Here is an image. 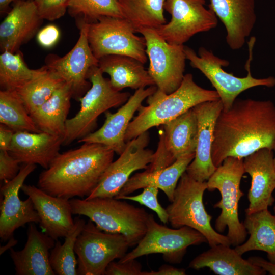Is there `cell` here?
Wrapping results in <instances>:
<instances>
[{"instance_id":"cell-1","label":"cell","mask_w":275,"mask_h":275,"mask_svg":"<svg viewBox=\"0 0 275 275\" xmlns=\"http://www.w3.org/2000/svg\"><path fill=\"white\" fill-rule=\"evenodd\" d=\"M275 144V105L270 100L236 99L216 120L211 149L216 167L228 157L243 159Z\"/></svg>"},{"instance_id":"cell-2","label":"cell","mask_w":275,"mask_h":275,"mask_svg":"<svg viewBox=\"0 0 275 275\" xmlns=\"http://www.w3.org/2000/svg\"><path fill=\"white\" fill-rule=\"evenodd\" d=\"M115 152L98 143H84L59 153L38 178V187L55 197L71 199L89 196L113 161Z\"/></svg>"},{"instance_id":"cell-3","label":"cell","mask_w":275,"mask_h":275,"mask_svg":"<svg viewBox=\"0 0 275 275\" xmlns=\"http://www.w3.org/2000/svg\"><path fill=\"white\" fill-rule=\"evenodd\" d=\"M219 99L215 90L202 88L194 81L193 75L187 73L173 92L167 94L157 89L147 98V105L140 107L129 124L125 140L127 142L152 127L162 125L200 103Z\"/></svg>"},{"instance_id":"cell-4","label":"cell","mask_w":275,"mask_h":275,"mask_svg":"<svg viewBox=\"0 0 275 275\" xmlns=\"http://www.w3.org/2000/svg\"><path fill=\"white\" fill-rule=\"evenodd\" d=\"M70 203L73 214L88 217L104 232L124 235L130 247L146 233L150 214L143 208L115 197L71 199Z\"/></svg>"},{"instance_id":"cell-5","label":"cell","mask_w":275,"mask_h":275,"mask_svg":"<svg viewBox=\"0 0 275 275\" xmlns=\"http://www.w3.org/2000/svg\"><path fill=\"white\" fill-rule=\"evenodd\" d=\"M245 173L243 159L228 157L217 167L207 181V189H217L221 199L213 207L221 209V213L215 222L216 231L222 233L228 228L227 236L231 244L236 246L243 243L247 231L238 217V203L244 193L240 189V181Z\"/></svg>"},{"instance_id":"cell-6","label":"cell","mask_w":275,"mask_h":275,"mask_svg":"<svg viewBox=\"0 0 275 275\" xmlns=\"http://www.w3.org/2000/svg\"><path fill=\"white\" fill-rule=\"evenodd\" d=\"M207 187V181L196 180L185 172L178 182L172 201L166 208L168 222L174 228L187 226L197 230L205 237L210 247L220 244L231 245L228 236L211 226L212 216L203 203Z\"/></svg>"},{"instance_id":"cell-7","label":"cell","mask_w":275,"mask_h":275,"mask_svg":"<svg viewBox=\"0 0 275 275\" xmlns=\"http://www.w3.org/2000/svg\"><path fill=\"white\" fill-rule=\"evenodd\" d=\"M98 66L92 67L88 74L91 86L78 100L80 107L76 115L67 119L63 145H67L94 132L98 117L109 109L122 106L131 96L127 92L114 89L104 78Z\"/></svg>"},{"instance_id":"cell-8","label":"cell","mask_w":275,"mask_h":275,"mask_svg":"<svg viewBox=\"0 0 275 275\" xmlns=\"http://www.w3.org/2000/svg\"><path fill=\"white\" fill-rule=\"evenodd\" d=\"M255 40V37H252L249 42V56L244 66L248 74L244 77H237L225 71L222 67L228 66L229 61L218 57L205 47H200L197 54L193 49L184 46L186 59L190 66L199 70L214 87L222 102L223 110L230 109L237 97L248 89L257 86H275L274 77L256 78L251 74L250 67Z\"/></svg>"},{"instance_id":"cell-9","label":"cell","mask_w":275,"mask_h":275,"mask_svg":"<svg viewBox=\"0 0 275 275\" xmlns=\"http://www.w3.org/2000/svg\"><path fill=\"white\" fill-rule=\"evenodd\" d=\"M205 242L206 238L197 230L187 226L170 228L158 223L150 214L145 235L134 249L118 261L124 262L144 255L162 254L165 261L180 263L188 247Z\"/></svg>"},{"instance_id":"cell-10","label":"cell","mask_w":275,"mask_h":275,"mask_svg":"<svg viewBox=\"0 0 275 275\" xmlns=\"http://www.w3.org/2000/svg\"><path fill=\"white\" fill-rule=\"evenodd\" d=\"M130 247L123 234L104 232L89 219L75 245L79 275H104L108 265L122 258Z\"/></svg>"},{"instance_id":"cell-11","label":"cell","mask_w":275,"mask_h":275,"mask_svg":"<svg viewBox=\"0 0 275 275\" xmlns=\"http://www.w3.org/2000/svg\"><path fill=\"white\" fill-rule=\"evenodd\" d=\"M126 18L103 17L88 22L87 36L91 49L98 60L110 54L132 57L144 64L148 59L144 37Z\"/></svg>"},{"instance_id":"cell-12","label":"cell","mask_w":275,"mask_h":275,"mask_svg":"<svg viewBox=\"0 0 275 275\" xmlns=\"http://www.w3.org/2000/svg\"><path fill=\"white\" fill-rule=\"evenodd\" d=\"M149 60L148 71L157 89L169 94L180 86L184 75L186 60L184 45L167 42L155 29L141 28Z\"/></svg>"},{"instance_id":"cell-13","label":"cell","mask_w":275,"mask_h":275,"mask_svg":"<svg viewBox=\"0 0 275 275\" xmlns=\"http://www.w3.org/2000/svg\"><path fill=\"white\" fill-rule=\"evenodd\" d=\"M205 4V0H166L171 20L155 29L168 43L183 45L195 35L217 26V16Z\"/></svg>"},{"instance_id":"cell-14","label":"cell","mask_w":275,"mask_h":275,"mask_svg":"<svg viewBox=\"0 0 275 275\" xmlns=\"http://www.w3.org/2000/svg\"><path fill=\"white\" fill-rule=\"evenodd\" d=\"M149 141L146 131L127 142L119 157L109 164L97 186L85 199L115 197L134 172L146 170L152 161L154 152L146 148Z\"/></svg>"},{"instance_id":"cell-15","label":"cell","mask_w":275,"mask_h":275,"mask_svg":"<svg viewBox=\"0 0 275 275\" xmlns=\"http://www.w3.org/2000/svg\"><path fill=\"white\" fill-rule=\"evenodd\" d=\"M78 39L73 48L62 57L49 55L46 66L55 72L71 88L73 97L79 100L91 86L88 79L90 69L98 66L87 36L88 22L81 19Z\"/></svg>"},{"instance_id":"cell-16","label":"cell","mask_w":275,"mask_h":275,"mask_svg":"<svg viewBox=\"0 0 275 275\" xmlns=\"http://www.w3.org/2000/svg\"><path fill=\"white\" fill-rule=\"evenodd\" d=\"M36 168V164H22L17 176L1 187L3 197L0 208V237L6 241L13 236L14 231L27 223H39L40 218L32 199L23 201L19 190L28 176Z\"/></svg>"},{"instance_id":"cell-17","label":"cell","mask_w":275,"mask_h":275,"mask_svg":"<svg viewBox=\"0 0 275 275\" xmlns=\"http://www.w3.org/2000/svg\"><path fill=\"white\" fill-rule=\"evenodd\" d=\"M157 90L156 86L136 90L116 112L112 113L108 111L105 112L104 123L99 129L78 142L102 144L120 155L125 148V135L134 114L142 105L143 101Z\"/></svg>"},{"instance_id":"cell-18","label":"cell","mask_w":275,"mask_h":275,"mask_svg":"<svg viewBox=\"0 0 275 275\" xmlns=\"http://www.w3.org/2000/svg\"><path fill=\"white\" fill-rule=\"evenodd\" d=\"M198 121V138L195 155L186 172L193 179L207 181L217 167L213 163L211 149L215 124L223 109L220 99L200 103L193 107Z\"/></svg>"},{"instance_id":"cell-19","label":"cell","mask_w":275,"mask_h":275,"mask_svg":"<svg viewBox=\"0 0 275 275\" xmlns=\"http://www.w3.org/2000/svg\"><path fill=\"white\" fill-rule=\"evenodd\" d=\"M272 150L261 149L243 158L245 173L251 177L246 214L268 209L274 202L275 168Z\"/></svg>"},{"instance_id":"cell-20","label":"cell","mask_w":275,"mask_h":275,"mask_svg":"<svg viewBox=\"0 0 275 275\" xmlns=\"http://www.w3.org/2000/svg\"><path fill=\"white\" fill-rule=\"evenodd\" d=\"M21 190L32 199L43 232L56 241L73 229L75 223L69 199L51 196L31 185L23 184Z\"/></svg>"},{"instance_id":"cell-21","label":"cell","mask_w":275,"mask_h":275,"mask_svg":"<svg viewBox=\"0 0 275 275\" xmlns=\"http://www.w3.org/2000/svg\"><path fill=\"white\" fill-rule=\"evenodd\" d=\"M211 9L224 25L226 40L232 50L244 45L257 20L255 0H209Z\"/></svg>"},{"instance_id":"cell-22","label":"cell","mask_w":275,"mask_h":275,"mask_svg":"<svg viewBox=\"0 0 275 275\" xmlns=\"http://www.w3.org/2000/svg\"><path fill=\"white\" fill-rule=\"evenodd\" d=\"M43 19L33 0H19L0 24L2 51L15 53L37 33Z\"/></svg>"},{"instance_id":"cell-23","label":"cell","mask_w":275,"mask_h":275,"mask_svg":"<svg viewBox=\"0 0 275 275\" xmlns=\"http://www.w3.org/2000/svg\"><path fill=\"white\" fill-rule=\"evenodd\" d=\"M30 223L27 240L23 249L10 250V255L17 275H54L50 263L49 251L56 240Z\"/></svg>"},{"instance_id":"cell-24","label":"cell","mask_w":275,"mask_h":275,"mask_svg":"<svg viewBox=\"0 0 275 275\" xmlns=\"http://www.w3.org/2000/svg\"><path fill=\"white\" fill-rule=\"evenodd\" d=\"M63 138L45 132H15L9 153L20 163L47 169L59 154Z\"/></svg>"},{"instance_id":"cell-25","label":"cell","mask_w":275,"mask_h":275,"mask_svg":"<svg viewBox=\"0 0 275 275\" xmlns=\"http://www.w3.org/2000/svg\"><path fill=\"white\" fill-rule=\"evenodd\" d=\"M230 245L217 244L195 257L189 267L199 270L209 268L218 275H264L266 272L262 268L244 259Z\"/></svg>"},{"instance_id":"cell-26","label":"cell","mask_w":275,"mask_h":275,"mask_svg":"<svg viewBox=\"0 0 275 275\" xmlns=\"http://www.w3.org/2000/svg\"><path fill=\"white\" fill-rule=\"evenodd\" d=\"M98 67L103 73L110 76V82L114 89L121 91L130 88H140L155 86V82L144 64L129 56L110 54L99 59Z\"/></svg>"},{"instance_id":"cell-27","label":"cell","mask_w":275,"mask_h":275,"mask_svg":"<svg viewBox=\"0 0 275 275\" xmlns=\"http://www.w3.org/2000/svg\"><path fill=\"white\" fill-rule=\"evenodd\" d=\"M195 155V153H193L179 157L170 166L160 171L149 172L145 170L135 174L130 177L115 198L119 199L135 190L152 185L161 189L169 201L172 202L178 182Z\"/></svg>"},{"instance_id":"cell-28","label":"cell","mask_w":275,"mask_h":275,"mask_svg":"<svg viewBox=\"0 0 275 275\" xmlns=\"http://www.w3.org/2000/svg\"><path fill=\"white\" fill-rule=\"evenodd\" d=\"M243 224L250 237L235 250L241 255L253 250L265 252L269 261L275 263L274 215L264 209L246 214Z\"/></svg>"},{"instance_id":"cell-29","label":"cell","mask_w":275,"mask_h":275,"mask_svg":"<svg viewBox=\"0 0 275 275\" xmlns=\"http://www.w3.org/2000/svg\"><path fill=\"white\" fill-rule=\"evenodd\" d=\"M162 128L165 147L175 159L195 153L198 128L193 108L164 124Z\"/></svg>"},{"instance_id":"cell-30","label":"cell","mask_w":275,"mask_h":275,"mask_svg":"<svg viewBox=\"0 0 275 275\" xmlns=\"http://www.w3.org/2000/svg\"><path fill=\"white\" fill-rule=\"evenodd\" d=\"M73 93L64 82L31 116L42 132L63 138Z\"/></svg>"},{"instance_id":"cell-31","label":"cell","mask_w":275,"mask_h":275,"mask_svg":"<svg viewBox=\"0 0 275 275\" xmlns=\"http://www.w3.org/2000/svg\"><path fill=\"white\" fill-rule=\"evenodd\" d=\"M124 18L135 32L141 28L157 29L166 23V0H118Z\"/></svg>"},{"instance_id":"cell-32","label":"cell","mask_w":275,"mask_h":275,"mask_svg":"<svg viewBox=\"0 0 275 275\" xmlns=\"http://www.w3.org/2000/svg\"><path fill=\"white\" fill-rule=\"evenodd\" d=\"M64 82L55 72L44 66L40 74L16 91L31 115Z\"/></svg>"},{"instance_id":"cell-33","label":"cell","mask_w":275,"mask_h":275,"mask_svg":"<svg viewBox=\"0 0 275 275\" xmlns=\"http://www.w3.org/2000/svg\"><path fill=\"white\" fill-rule=\"evenodd\" d=\"M0 122L15 132H42L16 91L1 90Z\"/></svg>"},{"instance_id":"cell-34","label":"cell","mask_w":275,"mask_h":275,"mask_svg":"<svg viewBox=\"0 0 275 275\" xmlns=\"http://www.w3.org/2000/svg\"><path fill=\"white\" fill-rule=\"evenodd\" d=\"M44 66L32 69L19 52L4 50L0 54V86L2 90L16 91L40 74Z\"/></svg>"},{"instance_id":"cell-35","label":"cell","mask_w":275,"mask_h":275,"mask_svg":"<svg viewBox=\"0 0 275 275\" xmlns=\"http://www.w3.org/2000/svg\"><path fill=\"white\" fill-rule=\"evenodd\" d=\"M74 223V228L65 237L64 242L62 244L58 240H56L53 248L50 251V263L56 274H78L75 245L77 238L86 223L84 219L79 217L75 218Z\"/></svg>"},{"instance_id":"cell-36","label":"cell","mask_w":275,"mask_h":275,"mask_svg":"<svg viewBox=\"0 0 275 275\" xmlns=\"http://www.w3.org/2000/svg\"><path fill=\"white\" fill-rule=\"evenodd\" d=\"M70 14L87 22L103 17H123L118 0H69Z\"/></svg>"},{"instance_id":"cell-37","label":"cell","mask_w":275,"mask_h":275,"mask_svg":"<svg viewBox=\"0 0 275 275\" xmlns=\"http://www.w3.org/2000/svg\"><path fill=\"white\" fill-rule=\"evenodd\" d=\"M159 188L155 186L149 185L143 188L142 193L134 196H124L118 199L133 201L144 205L156 213L160 221L166 224L168 222V214L158 202Z\"/></svg>"},{"instance_id":"cell-38","label":"cell","mask_w":275,"mask_h":275,"mask_svg":"<svg viewBox=\"0 0 275 275\" xmlns=\"http://www.w3.org/2000/svg\"><path fill=\"white\" fill-rule=\"evenodd\" d=\"M40 17L53 21L63 16L68 8L69 0H33Z\"/></svg>"},{"instance_id":"cell-39","label":"cell","mask_w":275,"mask_h":275,"mask_svg":"<svg viewBox=\"0 0 275 275\" xmlns=\"http://www.w3.org/2000/svg\"><path fill=\"white\" fill-rule=\"evenodd\" d=\"M175 160L165 147L162 130L159 133L157 147L156 151L154 152L152 161L146 170L149 172L160 171L170 166Z\"/></svg>"},{"instance_id":"cell-40","label":"cell","mask_w":275,"mask_h":275,"mask_svg":"<svg viewBox=\"0 0 275 275\" xmlns=\"http://www.w3.org/2000/svg\"><path fill=\"white\" fill-rule=\"evenodd\" d=\"M142 272L141 264L133 259L124 262H111L104 275H142Z\"/></svg>"},{"instance_id":"cell-41","label":"cell","mask_w":275,"mask_h":275,"mask_svg":"<svg viewBox=\"0 0 275 275\" xmlns=\"http://www.w3.org/2000/svg\"><path fill=\"white\" fill-rule=\"evenodd\" d=\"M20 163L7 151L0 150V180L7 182L19 173Z\"/></svg>"},{"instance_id":"cell-42","label":"cell","mask_w":275,"mask_h":275,"mask_svg":"<svg viewBox=\"0 0 275 275\" xmlns=\"http://www.w3.org/2000/svg\"><path fill=\"white\" fill-rule=\"evenodd\" d=\"M60 36V31L57 26L49 24L45 26L37 33V40L41 46L50 48L57 43Z\"/></svg>"},{"instance_id":"cell-43","label":"cell","mask_w":275,"mask_h":275,"mask_svg":"<svg viewBox=\"0 0 275 275\" xmlns=\"http://www.w3.org/2000/svg\"><path fill=\"white\" fill-rule=\"evenodd\" d=\"M15 131L11 128L1 124L0 125V150L9 151Z\"/></svg>"},{"instance_id":"cell-44","label":"cell","mask_w":275,"mask_h":275,"mask_svg":"<svg viewBox=\"0 0 275 275\" xmlns=\"http://www.w3.org/2000/svg\"><path fill=\"white\" fill-rule=\"evenodd\" d=\"M186 270L184 268L175 267L169 265H161L157 271H143L142 275H185Z\"/></svg>"},{"instance_id":"cell-45","label":"cell","mask_w":275,"mask_h":275,"mask_svg":"<svg viewBox=\"0 0 275 275\" xmlns=\"http://www.w3.org/2000/svg\"><path fill=\"white\" fill-rule=\"evenodd\" d=\"M248 260L251 264L262 268L266 272L275 275V263L269 261H267L258 256H251L248 259Z\"/></svg>"},{"instance_id":"cell-46","label":"cell","mask_w":275,"mask_h":275,"mask_svg":"<svg viewBox=\"0 0 275 275\" xmlns=\"http://www.w3.org/2000/svg\"><path fill=\"white\" fill-rule=\"evenodd\" d=\"M17 240L15 239L13 236L8 239V241L6 244L0 247V254L2 255L6 251L13 248L14 246L17 243Z\"/></svg>"},{"instance_id":"cell-47","label":"cell","mask_w":275,"mask_h":275,"mask_svg":"<svg viewBox=\"0 0 275 275\" xmlns=\"http://www.w3.org/2000/svg\"><path fill=\"white\" fill-rule=\"evenodd\" d=\"M18 1L19 0H0L1 13H2L7 10L11 3Z\"/></svg>"},{"instance_id":"cell-48","label":"cell","mask_w":275,"mask_h":275,"mask_svg":"<svg viewBox=\"0 0 275 275\" xmlns=\"http://www.w3.org/2000/svg\"><path fill=\"white\" fill-rule=\"evenodd\" d=\"M273 150H274V151H275V144H274ZM273 163H274V168H275V157L273 158Z\"/></svg>"},{"instance_id":"cell-49","label":"cell","mask_w":275,"mask_h":275,"mask_svg":"<svg viewBox=\"0 0 275 275\" xmlns=\"http://www.w3.org/2000/svg\"><path fill=\"white\" fill-rule=\"evenodd\" d=\"M273 211H274V216H275V206H274V208H273Z\"/></svg>"}]
</instances>
